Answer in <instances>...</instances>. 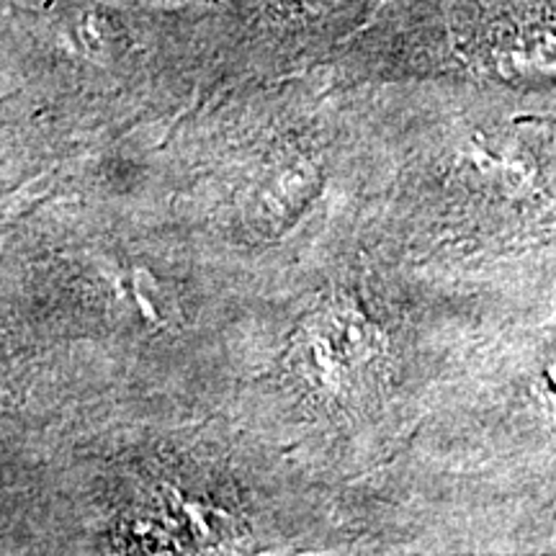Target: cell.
Returning a JSON list of instances; mask_svg holds the SVG:
<instances>
[{
    "label": "cell",
    "instance_id": "cell-1",
    "mask_svg": "<svg viewBox=\"0 0 556 556\" xmlns=\"http://www.w3.org/2000/svg\"><path fill=\"white\" fill-rule=\"evenodd\" d=\"M379 356V336L358 309L336 304L312 317L296 340V371L317 392L340 397Z\"/></svg>",
    "mask_w": 556,
    "mask_h": 556
},
{
    "label": "cell",
    "instance_id": "cell-2",
    "mask_svg": "<svg viewBox=\"0 0 556 556\" xmlns=\"http://www.w3.org/2000/svg\"><path fill=\"white\" fill-rule=\"evenodd\" d=\"M319 191V173L309 160L294 157L263 170L242 193V217L253 232L276 238L307 212Z\"/></svg>",
    "mask_w": 556,
    "mask_h": 556
},
{
    "label": "cell",
    "instance_id": "cell-3",
    "mask_svg": "<svg viewBox=\"0 0 556 556\" xmlns=\"http://www.w3.org/2000/svg\"><path fill=\"white\" fill-rule=\"evenodd\" d=\"M304 3L312 5V9H332V5H338L340 0H304Z\"/></svg>",
    "mask_w": 556,
    "mask_h": 556
}]
</instances>
